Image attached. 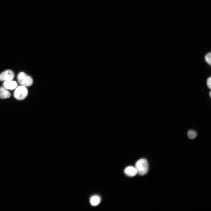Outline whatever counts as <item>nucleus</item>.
<instances>
[{
	"label": "nucleus",
	"mask_w": 211,
	"mask_h": 211,
	"mask_svg": "<svg viewBox=\"0 0 211 211\" xmlns=\"http://www.w3.org/2000/svg\"><path fill=\"white\" fill-rule=\"evenodd\" d=\"M187 135L189 139H193L196 137L197 135V134L196 131L193 130H190L188 132Z\"/></svg>",
	"instance_id": "nucleus-9"
},
{
	"label": "nucleus",
	"mask_w": 211,
	"mask_h": 211,
	"mask_svg": "<svg viewBox=\"0 0 211 211\" xmlns=\"http://www.w3.org/2000/svg\"><path fill=\"white\" fill-rule=\"evenodd\" d=\"M101 200V198L99 196L94 195L91 198L90 202L92 205L95 206L99 204Z\"/></svg>",
	"instance_id": "nucleus-8"
},
{
	"label": "nucleus",
	"mask_w": 211,
	"mask_h": 211,
	"mask_svg": "<svg viewBox=\"0 0 211 211\" xmlns=\"http://www.w3.org/2000/svg\"><path fill=\"white\" fill-rule=\"evenodd\" d=\"M11 94L10 92L4 87L0 88V98L5 99L10 97Z\"/></svg>",
	"instance_id": "nucleus-7"
},
{
	"label": "nucleus",
	"mask_w": 211,
	"mask_h": 211,
	"mask_svg": "<svg viewBox=\"0 0 211 211\" xmlns=\"http://www.w3.org/2000/svg\"><path fill=\"white\" fill-rule=\"evenodd\" d=\"M17 79L21 86L26 87L31 86L33 83L32 78L24 72H20L17 75Z\"/></svg>",
	"instance_id": "nucleus-2"
},
{
	"label": "nucleus",
	"mask_w": 211,
	"mask_h": 211,
	"mask_svg": "<svg viewBox=\"0 0 211 211\" xmlns=\"http://www.w3.org/2000/svg\"><path fill=\"white\" fill-rule=\"evenodd\" d=\"M28 94V91L26 87L21 85L17 87L15 89L14 92V96L18 100H22L27 97Z\"/></svg>",
	"instance_id": "nucleus-3"
},
{
	"label": "nucleus",
	"mask_w": 211,
	"mask_h": 211,
	"mask_svg": "<svg viewBox=\"0 0 211 211\" xmlns=\"http://www.w3.org/2000/svg\"><path fill=\"white\" fill-rule=\"evenodd\" d=\"M211 55L210 52L208 53L205 56V59L206 62L208 64L210 65H211Z\"/></svg>",
	"instance_id": "nucleus-10"
},
{
	"label": "nucleus",
	"mask_w": 211,
	"mask_h": 211,
	"mask_svg": "<svg viewBox=\"0 0 211 211\" xmlns=\"http://www.w3.org/2000/svg\"><path fill=\"white\" fill-rule=\"evenodd\" d=\"M209 95H210V97H211V92H210V93H209Z\"/></svg>",
	"instance_id": "nucleus-12"
},
{
	"label": "nucleus",
	"mask_w": 211,
	"mask_h": 211,
	"mask_svg": "<svg viewBox=\"0 0 211 211\" xmlns=\"http://www.w3.org/2000/svg\"><path fill=\"white\" fill-rule=\"evenodd\" d=\"M15 74L13 71L10 70H6L0 74V81H5L12 80Z\"/></svg>",
	"instance_id": "nucleus-4"
},
{
	"label": "nucleus",
	"mask_w": 211,
	"mask_h": 211,
	"mask_svg": "<svg viewBox=\"0 0 211 211\" xmlns=\"http://www.w3.org/2000/svg\"><path fill=\"white\" fill-rule=\"evenodd\" d=\"M137 173L141 175L147 174L148 170V164L147 160L144 159H141L138 160L135 165Z\"/></svg>",
	"instance_id": "nucleus-1"
},
{
	"label": "nucleus",
	"mask_w": 211,
	"mask_h": 211,
	"mask_svg": "<svg viewBox=\"0 0 211 211\" xmlns=\"http://www.w3.org/2000/svg\"><path fill=\"white\" fill-rule=\"evenodd\" d=\"M3 87L6 89L13 90L15 89L17 87V83L12 80L5 81L3 84Z\"/></svg>",
	"instance_id": "nucleus-5"
},
{
	"label": "nucleus",
	"mask_w": 211,
	"mask_h": 211,
	"mask_svg": "<svg viewBox=\"0 0 211 211\" xmlns=\"http://www.w3.org/2000/svg\"><path fill=\"white\" fill-rule=\"evenodd\" d=\"M124 172L126 175L130 177L134 176L137 173L135 167L132 166L126 167L124 170Z\"/></svg>",
	"instance_id": "nucleus-6"
},
{
	"label": "nucleus",
	"mask_w": 211,
	"mask_h": 211,
	"mask_svg": "<svg viewBox=\"0 0 211 211\" xmlns=\"http://www.w3.org/2000/svg\"><path fill=\"white\" fill-rule=\"evenodd\" d=\"M211 77H210L207 80V85L208 86V87L210 89H211Z\"/></svg>",
	"instance_id": "nucleus-11"
}]
</instances>
